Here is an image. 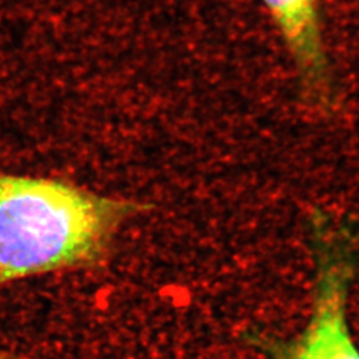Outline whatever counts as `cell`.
I'll return each mask as SVG.
<instances>
[{"label":"cell","mask_w":359,"mask_h":359,"mask_svg":"<svg viewBox=\"0 0 359 359\" xmlns=\"http://www.w3.org/2000/svg\"><path fill=\"white\" fill-rule=\"evenodd\" d=\"M151 205L63 180L0 172V287L102 261Z\"/></svg>","instance_id":"obj_1"},{"label":"cell","mask_w":359,"mask_h":359,"mask_svg":"<svg viewBox=\"0 0 359 359\" xmlns=\"http://www.w3.org/2000/svg\"><path fill=\"white\" fill-rule=\"evenodd\" d=\"M320 274L305 330L283 350V359H359L347 321L351 256L344 234L322 226Z\"/></svg>","instance_id":"obj_2"},{"label":"cell","mask_w":359,"mask_h":359,"mask_svg":"<svg viewBox=\"0 0 359 359\" xmlns=\"http://www.w3.org/2000/svg\"><path fill=\"white\" fill-rule=\"evenodd\" d=\"M294 63L304 96L317 107L333 103V76L317 0H262Z\"/></svg>","instance_id":"obj_3"},{"label":"cell","mask_w":359,"mask_h":359,"mask_svg":"<svg viewBox=\"0 0 359 359\" xmlns=\"http://www.w3.org/2000/svg\"><path fill=\"white\" fill-rule=\"evenodd\" d=\"M0 359H35L25 355V354H19V353H13L6 348H0Z\"/></svg>","instance_id":"obj_4"}]
</instances>
